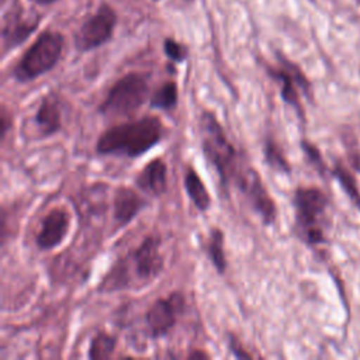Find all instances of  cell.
<instances>
[{
	"instance_id": "obj_23",
	"label": "cell",
	"mask_w": 360,
	"mask_h": 360,
	"mask_svg": "<svg viewBox=\"0 0 360 360\" xmlns=\"http://www.w3.org/2000/svg\"><path fill=\"white\" fill-rule=\"evenodd\" d=\"M301 149L302 152L305 153L309 165L321 174V176H325L326 172H328V167L322 159V155L321 152L318 150V148L315 145H312L311 142L308 141H301Z\"/></svg>"
},
{
	"instance_id": "obj_24",
	"label": "cell",
	"mask_w": 360,
	"mask_h": 360,
	"mask_svg": "<svg viewBox=\"0 0 360 360\" xmlns=\"http://www.w3.org/2000/svg\"><path fill=\"white\" fill-rule=\"evenodd\" d=\"M163 51H165L166 56H167L170 60L177 62V63L186 60V58H187V55H188V49H187L183 44H180V42H177V41H174V39H172V38H166V39H165V42H163Z\"/></svg>"
},
{
	"instance_id": "obj_27",
	"label": "cell",
	"mask_w": 360,
	"mask_h": 360,
	"mask_svg": "<svg viewBox=\"0 0 360 360\" xmlns=\"http://www.w3.org/2000/svg\"><path fill=\"white\" fill-rule=\"evenodd\" d=\"M208 357H210V354H207L202 350H193L187 354V359H208Z\"/></svg>"
},
{
	"instance_id": "obj_13",
	"label": "cell",
	"mask_w": 360,
	"mask_h": 360,
	"mask_svg": "<svg viewBox=\"0 0 360 360\" xmlns=\"http://www.w3.org/2000/svg\"><path fill=\"white\" fill-rule=\"evenodd\" d=\"M136 187L152 195L160 197L167 191V165L163 159L155 158L149 160L135 177Z\"/></svg>"
},
{
	"instance_id": "obj_5",
	"label": "cell",
	"mask_w": 360,
	"mask_h": 360,
	"mask_svg": "<svg viewBox=\"0 0 360 360\" xmlns=\"http://www.w3.org/2000/svg\"><path fill=\"white\" fill-rule=\"evenodd\" d=\"M149 97V75L129 72L120 77L108 90L98 107V112L107 118L131 117Z\"/></svg>"
},
{
	"instance_id": "obj_17",
	"label": "cell",
	"mask_w": 360,
	"mask_h": 360,
	"mask_svg": "<svg viewBox=\"0 0 360 360\" xmlns=\"http://www.w3.org/2000/svg\"><path fill=\"white\" fill-rule=\"evenodd\" d=\"M204 249L218 274H224L226 271L228 262L225 255V235L221 228H211Z\"/></svg>"
},
{
	"instance_id": "obj_11",
	"label": "cell",
	"mask_w": 360,
	"mask_h": 360,
	"mask_svg": "<svg viewBox=\"0 0 360 360\" xmlns=\"http://www.w3.org/2000/svg\"><path fill=\"white\" fill-rule=\"evenodd\" d=\"M69 229L70 214L62 207H55L42 218L35 236V245L39 250H52L66 239Z\"/></svg>"
},
{
	"instance_id": "obj_9",
	"label": "cell",
	"mask_w": 360,
	"mask_h": 360,
	"mask_svg": "<svg viewBox=\"0 0 360 360\" xmlns=\"http://www.w3.org/2000/svg\"><path fill=\"white\" fill-rule=\"evenodd\" d=\"M186 309V297L180 291H173L166 297L153 301L145 314L148 333L153 339L169 335L177 323L179 316Z\"/></svg>"
},
{
	"instance_id": "obj_6",
	"label": "cell",
	"mask_w": 360,
	"mask_h": 360,
	"mask_svg": "<svg viewBox=\"0 0 360 360\" xmlns=\"http://www.w3.org/2000/svg\"><path fill=\"white\" fill-rule=\"evenodd\" d=\"M65 39L59 32L45 31L24 52L13 69L18 83H28L52 70L63 52Z\"/></svg>"
},
{
	"instance_id": "obj_4",
	"label": "cell",
	"mask_w": 360,
	"mask_h": 360,
	"mask_svg": "<svg viewBox=\"0 0 360 360\" xmlns=\"http://www.w3.org/2000/svg\"><path fill=\"white\" fill-rule=\"evenodd\" d=\"M328 197L318 187H298L292 197L295 232L309 246L325 242Z\"/></svg>"
},
{
	"instance_id": "obj_20",
	"label": "cell",
	"mask_w": 360,
	"mask_h": 360,
	"mask_svg": "<svg viewBox=\"0 0 360 360\" xmlns=\"http://www.w3.org/2000/svg\"><path fill=\"white\" fill-rule=\"evenodd\" d=\"M263 155H264V160L266 163L276 172L280 173H291V165L288 162V159L285 158L281 146L271 138L267 136L264 141V146H263Z\"/></svg>"
},
{
	"instance_id": "obj_21",
	"label": "cell",
	"mask_w": 360,
	"mask_h": 360,
	"mask_svg": "<svg viewBox=\"0 0 360 360\" xmlns=\"http://www.w3.org/2000/svg\"><path fill=\"white\" fill-rule=\"evenodd\" d=\"M332 174L338 179L339 184L342 186V188L345 190V193L347 194V197L352 200V202L359 208L360 211V191L356 183L354 176L352 174V172L339 160L335 162V166L332 169Z\"/></svg>"
},
{
	"instance_id": "obj_15",
	"label": "cell",
	"mask_w": 360,
	"mask_h": 360,
	"mask_svg": "<svg viewBox=\"0 0 360 360\" xmlns=\"http://www.w3.org/2000/svg\"><path fill=\"white\" fill-rule=\"evenodd\" d=\"M34 122L42 136H51L60 131L62 128V112L59 107V101L55 96L49 94L42 98L39 103Z\"/></svg>"
},
{
	"instance_id": "obj_16",
	"label": "cell",
	"mask_w": 360,
	"mask_h": 360,
	"mask_svg": "<svg viewBox=\"0 0 360 360\" xmlns=\"http://www.w3.org/2000/svg\"><path fill=\"white\" fill-rule=\"evenodd\" d=\"M184 188L190 201L198 211L205 212L211 207L210 191L201 180L200 174L191 166H188L184 173Z\"/></svg>"
},
{
	"instance_id": "obj_1",
	"label": "cell",
	"mask_w": 360,
	"mask_h": 360,
	"mask_svg": "<svg viewBox=\"0 0 360 360\" xmlns=\"http://www.w3.org/2000/svg\"><path fill=\"white\" fill-rule=\"evenodd\" d=\"M165 136V127L159 117L143 115L138 120L110 127L100 134L96 152L101 156L139 158L156 146Z\"/></svg>"
},
{
	"instance_id": "obj_26",
	"label": "cell",
	"mask_w": 360,
	"mask_h": 360,
	"mask_svg": "<svg viewBox=\"0 0 360 360\" xmlns=\"http://www.w3.org/2000/svg\"><path fill=\"white\" fill-rule=\"evenodd\" d=\"M10 128H11V115L7 111L6 105H1V112H0V136H1V139L6 138Z\"/></svg>"
},
{
	"instance_id": "obj_10",
	"label": "cell",
	"mask_w": 360,
	"mask_h": 360,
	"mask_svg": "<svg viewBox=\"0 0 360 360\" xmlns=\"http://www.w3.org/2000/svg\"><path fill=\"white\" fill-rule=\"evenodd\" d=\"M115 24H117L115 11L110 6L103 4L79 28L75 38L76 49L80 52H87L104 45L111 39Z\"/></svg>"
},
{
	"instance_id": "obj_7",
	"label": "cell",
	"mask_w": 360,
	"mask_h": 360,
	"mask_svg": "<svg viewBox=\"0 0 360 360\" xmlns=\"http://www.w3.org/2000/svg\"><path fill=\"white\" fill-rule=\"evenodd\" d=\"M233 181L252 210L260 217L262 222L266 226L273 225L277 219V205L256 169L240 166Z\"/></svg>"
},
{
	"instance_id": "obj_29",
	"label": "cell",
	"mask_w": 360,
	"mask_h": 360,
	"mask_svg": "<svg viewBox=\"0 0 360 360\" xmlns=\"http://www.w3.org/2000/svg\"><path fill=\"white\" fill-rule=\"evenodd\" d=\"M186 1H193V0H186Z\"/></svg>"
},
{
	"instance_id": "obj_8",
	"label": "cell",
	"mask_w": 360,
	"mask_h": 360,
	"mask_svg": "<svg viewBox=\"0 0 360 360\" xmlns=\"http://www.w3.org/2000/svg\"><path fill=\"white\" fill-rule=\"evenodd\" d=\"M267 73L280 83V94L283 101L291 105L300 118L304 120V108L300 100V91H302L307 97H311V83L301 72V69L295 63L278 55V66H269Z\"/></svg>"
},
{
	"instance_id": "obj_2",
	"label": "cell",
	"mask_w": 360,
	"mask_h": 360,
	"mask_svg": "<svg viewBox=\"0 0 360 360\" xmlns=\"http://www.w3.org/2000/svg\"><path fill=\"white\" fill-rule=\"evenodd\" d=\"M160 245L159 236H145L132 252L111 267L103 288L115 291L134 287V281L142 285L152 283L162 273L165 264Z\"/></svg>"
},
{
	"instance_id": "obj_19",
	"label": "cell",
	"mask_w": 360,
	"mask_h": 360,
	"mask_svg": "<svg viewBox=\"0 0 360 360\" xmlns=\"http://www.w3.org/2000/svg\"><path fill=\"white\" fill-rule=\"evenodd\" d=\"M117 347V338L105 330L96 333L89 346V357L91 360L110 359Z\"/></svg>"
},
{
	"instance_id": "obj_14",
	"label": "cell",
	"mask_w": 360,
	"mask_h": 360,
	"mask_svg": "<svg viewBox=\"0 0 360 360\" xmlns=\"http://www.w3.org/2000/svg\"><path fill=\"white\" fill-rule=\"evenodd\" d=\"M38 17H24V14H11L3 25V49L8 51L21 45L38 27Z\"/></svg>"
},
{
	"instance_id": "obj_12",
	"label": "cell",
	"mask_w": 360,
	"mask_h": 360,
	"mask_svg": "<svg viewBox=\"0 0 360 360\" xmlns=\"http://www.w3.org/2000/svg\"><path fill=\"white\" fill-rule=\"evenodd\" d=\"M146 200L134 188L120 186L112 195V218L118 228L127 226L143 208Z\"/></svg>"
},
{
	"instance_id": "obj_3",
	"label": "cell",
	"mask_w": 360,
	"mask_h": 360,
	"mask_svg": "<svg viewBox=\"0 0 360 360\" xmlns=\"http://www.w3.org/2000/svg\"><path fill=\"white\" fill-rule=\"evenodd\" d=\"M198 131L201 150L208 163L215 169L221 184L226 187L235 180L240 167L235 145L229 141L215 112L210 110L201 111L198 118Z\"/></svg>"
},
{
	"instance_id": "obj_18",
	"label": "cell",
	"mask_w": 360,
	"mask_h": 360,
	"mask_svg": "<svg viewBox=\"0 0 360 360\" xmlns=\"http://www.w3.org/2000/svg\"><path fill=\"white\" fill-rule=\"evenodd\" d=\"M179 89L176 82H165L159 86L153 94L149 97V104L152 108L170 111L177 105Z\"/></svg>"
},
{
	"instance_id": "obj_28",
	"label": "cell",
	"mask_w": 360,
	"mask_h": 360,
	"mask_svg": "<svg viewBox=\"0 0 360 360\" xmlns=\"http://www.w3.org/2000/svg\"><path fill=\"white\" fill-rule=\"evenodd\" d=\"M31 1H34L35 4H41V6H48V4L55 3L56 0H31Z\"/></svg>"
},
{
	"instance_id": "obj_22",
	"label": "cell",
	"mask_w": 360,
	"mask_h": 360,
	"mask_svg": "<svg viewBox=\"0 0 360 360\" xmlns=\"http://www.w3.org/2000/svg\"><path fill=\"white\" fill-rule=\"evenodd\" d=\"M342 141L345 142L347 156H349V160H350L352 166L356 170L360 172V148H359V143H357V138L354 136V134L352 132L350 128H343Z\"/></svg>"
},
{
	"instance_id": "obj_25",
	"label": "cell",
	"mask_w": 360,
	"mask_h": 360,
	"mask_svg": "<svg viewBox=\"0 0 360 360\" xmlns=\"http://www.w3.org/2000/svg\"><path fill=\"white\" fill-rule=\"evenodd\" d=\"M226 345H228L229 352H231L236 359H253V354H250V353L245 349V346L240 343V340L238 339V336H235V335H232V333H228Z\"/></svg>"
}]
</instances>
